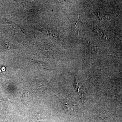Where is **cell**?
<instances>
[{
  "label": "cell",
  "mask_w": 122,
  "mask_h": 122,
  "mask_svg": "<svg viewBox=\"0 0 122 122\" xmlns=\"http://www.w3.org/2000/svg\"><path fill=\"white\" fill-rule=\"evenodd\" d=\"M62 105L63 110L69 114L73 115L76 111V103L70 96L68 95L64 98L62 100Z\"/></svg>",
  "instance_id": "1"
},
{
  "label": "cell",
  "mask_w": 122,
  "mask_h": 122,
  "mask_svg": "<svg viewBox=\"0 0 122 122\" xmlns=\"http://www.w3.org/2000/svg\"><path fill=\"white\" fill-rule=\"evenodd\" d=\"M2 47L5 51L7 52L13 53L15 51L13 46L8 42L5 43L2 46Z\"/></svg>",
  "instance_id": "2"
},
{
  "label": "cell",
  "mask_w": 122,
  "mask_h": 122,
  "mask_svg": "<svg viewBox=\"0 0 122 122\" xmlns=\"http://www.w3.org/2000/svg\"><path fill=\"white\" fill-rule=\"evenodd\" d=\"M74 86L75 87V89L76 91L77 92L79 95V97L81 99H82L83 97V93L82 92V90L81 89V86H80V84L78 82L77 80H75L74 82Z\"/></svg>",
  "instance_id": "3"
},
{
  "label": "cell",
  "mask_w": 122,
  "mask_h": 122,
  "mask_svg": "<svg viewBox=\"0 0 122 122\" xmlns=\"http://www.w3.org/2000/svg\"><path fill=\"white\" fill-rule=\"evenodd\" d=\"M94 32L95 33H96L98 36H100V37L103 38H105V39L107 40V38L106 36V35L104 33L103 31L102 30H100L97 29H94Z\"/></svg>",
  "instance_id": "4"
},
{
  "label": "cell",
  "mask_w": 122,
  "mask_h": 122,
  "mask_svg": "<svg viewBox=\"0 0 122 122\" xmlns=\"http://www.w3.org/2000/svg\"><path fill=\"white\" fill-rule=\"evenodd\" d=\"M98 48H97V47H93V48H92V51L93 52H96L97 51V49Z\"/></svg>",
  "instance_id": "5"
}]
</instances>
